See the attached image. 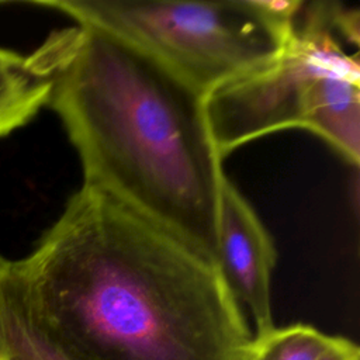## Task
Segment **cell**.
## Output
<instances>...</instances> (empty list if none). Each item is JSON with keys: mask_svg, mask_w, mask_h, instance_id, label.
Wrapping results in <instances>:
<instances>
[{"mask_svg": "<svg viewBox=\"0 0 360 360\" xmlns=\"http://www.w3.org/2000/svg\"><path fill=\"white\" fill-rule=\"evenodd\" d=\"M18 263L69 360H242L255 338L212 259L86 183Z\"/></svg>", "mask_w": 360, "mask_h": 360, "instance_id": "cell-1", "label": "cell"}, {"mask_svg": "<svg viewBox=\"0 0 360 360\" xmlns=\"http://www.w3.org/2000/svg\"><path fill=\"white\" fill-rule=\"evenodd\" d=\"M48 105L83 183L217 260L222 159L204 93L128 39L93 24L49 34Z\"/></svg>", "mask_w": 360, "mask_h": 360, "instance_id": "cell-2", "label": "cell"}, {"mask_svg": "<svg viewBox=\"0 0 360 360\" xmlns=\"http://www.w3.org/2000/svg\"><path fill=\"white\" fill-rule=\"evenodd\" d=\"M360 13L336 1H304L284 46L204 94L221 159L287 128L328 142L354 167L360 159V65L342 42L359 45Z\"/></svg>", "mask_w": 360, "mask_h": 360, "instance_id": "cell-3", "label": "cell"}, {"mask_svg": "<svg viewBox=\"0 0 360 360\" xmlns=\"http://www.w3.org/2000/svg\"><path fill=\"white\" fill-rule=\"evenodd\" d=\"M301 0H49L77 24H93L142 48L204 94L276 55Z\"/></svg>", "mask_w": 360, "mask_h": 360, "instance_id": "cell-4", "label": "cell"}, {"mask_svg": "<svg viewBox=\"0 0 360 360\" xmlns=\"http://www.w3.org/2000/svg\"><path fill=\"white\" fill-rule=\"evenodd\" d=\"M276 246L263 222L225 172L219 179L218 252L219 274L262 336L274 326L271 314V273Z\"/></svg>", "mask_w": 360, "mask_h": 360, "instance_id": "cell-5", "label": "cell"}, {"mask_svg": "<svg viewBox=\"0 0 360 360\" xmlns=\"http://www.w3.org/2000/svg\"><path fill=\"white\" fill-rule=\"evenodd\" d=\"M0 360H69L41 321L18 260L0 256Z\"/></svg>", "mask_w": 360, "mask_h": 360, "instance_id": "cell-6", "label": "cell"}, {"mask_svg": "<svg viewBox=\"0 0 360 360\" xmlns=\"http://www.w3.org/2000/svg\"><path fill=\"white\" fill-rule=\"evenodd\" d=\"M51 72L46 41L30 55L0 48V136L25 125L48 103Z\"/></svg>", "mask_w": 360, "mask_h": 360, "instance_id": "cell-7", "label": "cell"}, {"mask_svg": "<svg viewBox=\"0 0 360 360\" xmlns=\"http://www.w3.org/2000/svg\"><path fill=\"white\" fill-rule=\"evenodd\" d=\"M333 338L304 323L273 328L253 338L242 360H318Z\"/></svg>", "mask_w": 360, "mask_h": 360, "instance_id": "cell-8", "label": "cell"}, {"mask_svg": "<svg viewBox=\"0 0 360 360\" xmlns=\"http://www.w3.org/2000/svg\"><path fill=\"white\" fill-rule=\"evenodd\" d=\"M318 360H360V349L354 342L335 336L330 346Z\"/></svg>", "mask_w": 360, "mask_h": 360, "instance_id": "cell-9", "label": "cell"}]
</instances>
